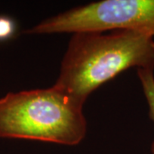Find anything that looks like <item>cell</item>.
Wrapping results in <instances>:
<instances>
[{
	"label": "cell",
	"instance_id": "1",
	"mask_svg": "<svg viewBox=\"0 0 154 154\" xmlns=\"http://www.w3.org/2000/svg\"><path fill=\"white\" fill-rule=\"evenodd\" d=\"M130 68L154 69V38L121 30L72 35L55 86L85 103L103 84Z\"/></svg>",
	"mask_w": 154,
	"mask_h": 154
},
{
	"label": "cell",
	"instance_id": "2",
	"mask_svg": "<svg viewBox=\"0 0 154 154\" xmlns=\"http://www.w3.org/2000/svg\"><path fill=\"white\" fill-rule=\"evenodd\" d=\"M83 103L53 85L0 98V137L75 146L87 134Z\"/></svg>",
	"mask_w": 154,
	"mask_h": 154
},
{
	"label": "cell",
	"instance_id": "3",
	"mask_svg": "<svg viewBox=\"0 0 154 154\" xmlns=\"http://www.w3.org/2000/svg\"><path fill=\"white\" fill-rule=\"evenodd\" d=\"M128 30L154 38V0H103L47 18L28 34L107 33Z\"/></svg>",
	"mask_w": 154,
	"mask_h": 154
},
{
	"label": "cell",
	"instance_id": "4",
	"mask_svg": "<svg viewBox=\"0 0 154 154\" xmlns=\"http://www.w3.org/2000/svg\"><path fill=\"white\" fill-rule=\"evenodd\" d=\"M137 75L148 105L149 117L154 122V69H139ZM151 152L154 154V141L151 146Z\"/></svg>",
	"mask_w": 154,
	"mask_h": 154
},
{
	"label": "cell",
	"instance_id": "5",
	"mask_svg": "<svg viewBox=\"0 0 154 154\" xmlns=\"http://www.w3.org/2000/svg\"><path fill=\"white\" fill-rule=\"evenodd\" d=\"M17 33V23L13 17L0 15V42L8 41Z\"/></svg>",
	"mask_w": 154,
	"mask_h": 154
}]
</instances>
